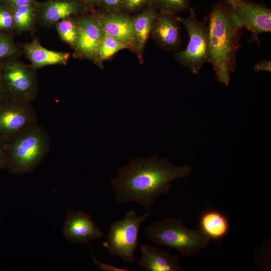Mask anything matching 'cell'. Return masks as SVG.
Returning <instances> with one entry per match:
<instances>
[{
	"instance_id": "obj_13",
	"label": "cell",
	"mask_w": 271,
	"mask_h": 271,
	"mask_svg": "<svg viewBox=\"0 0 271 271\" xmlns=\"http://www.w3.org/2000/svg\"><path fill=\"white\" fill-rule=\"evenodd\" d=\"M104 34L118 39L134 51L133 18L128 13H98Z\"/></svg>"
},
{
	"instance_id": "obj_3",
	"label": "cell",
	"mask_w": 271,
	"mask_h": 271,
	"mask_svg": "<svg viewBox=\"0 0 271 271\" xmlns=\"http://www.w3.org/2000/svg\"><path fill=\"white\" fill-rule=\"evenodd\" d=\"M51 145L50 136L37 124L7 143L6 169L16 175L33 172L46 157Z\"/></svg>"
},
{
	"instance_id": "obj_23",
	"label": "cell",
	"mask_w": 271,
	"mask_h": 271,
	"mask_svg": "<svg viewBox=\"0 0 271 271\" xmlns=\"http://www.w3.org/2000/svg\"><path fill=\"white\" fill-rule=\"evenodd\" d=\"M17 51V47L12 39L5 34L0 33V59L11 58Z\"/></svg>"
},
{
	"instance_id": "obj_4",
	"label": "cell",
	"mask_w": 271,
	"mask_h": 271,
	"mask_svg": "<svg viewBox=\"0 0 271 271\" xmlns=\"http://www.w3.org/2000/svg\"><path fill=\"white\" fill-rule=\"evenodd\" d=\"M147 238L153 242L174 249L190 256L205 248L210 238L201 230L186 227L180 218L167 217L146 228Z\"/></svg>"
},
{
	"instance_id": "obj_6",
	"label": "cell",
	"mask_w": 271,
	"mask_h": 271,
	"mask_svg": "<svg viewBox=\"0 0 271 271\" xmlns=\"http://www.w3.org/2000/svg\"><path fill=\"white\" fill-rule=\"evenodd\" d=\"M179 20L186 30L189 38L186 48L176 53L175 59L193 73L197 74L204 64L211 63L208 28L204 22L198 20L192 8L187 18L179 17Z\"/></svg>"
},
{
	"instance_id": "obj_10",
	"label": "cell",
	"mask_w": 271,
	"mask_h": 271,
	"mask_svg": "<svg viewBox=\"0 0 271 271\" xmlns=\"http://www.w3.org/2000/svg\"><path fill=\"white\" fill-rule=\"evenodd\" d=\"M78 35L75 45L76 55L96 62L104 33L99 15H82L75 19Z\"/></svg>"
},
{
	"instance_id": "obj_29",
	"label": "cell",
	"mask_w": 271,
	"mask_h": 271,
	"mask_svg": "<svg viewBox=\"0 0 271 271\" xmlns=\"http://www.w3.org/2000/svg\"><path fill=\"white\" fill-rule=\"evenodd\" d=\"M7 143L0 139V170L6 169L7 165Z\"/></svg>"
},
{
	"instance_id": "obj_18",
	"label": "cell",
	"mask_w": 271,
	"mask_h": 271,
	"mask_svg": "<svg viewBox=\"0 0 271 271\" xmlns=\"http://www.w3.org/2000/svg\"><path fill=\"white\" fill-rule=\"evenodd\" d=\"M199 225L204 233L213 240L224 237L229 227L226 217L221 212L214 210H208L201 215Z\"/></svg>"
},
{
	"instance_id": "obj_20",
	"label": "cell",
	"mask_w": 271,
	"mask_h": 271,
	"mask_svg": "<svg viewBox=\"0 0 271 271\" xmlns=\"http://www.w3.org/2000/svg\"><path fill=\"white\" fill-rule=\"evenodd\" d=\"M128 47L120 41L104 34L97 56L96 64L99 66L117 52Z\"/></svg>"
},
{
	"instance_id": "obj_24",
	"label": "cell",
	"mask_w": 271,
	"mask_h": 271,
	"mask_svg": "<svg viewBox=\"0 0 271 271\" xmlns=\"http://www.w3.org/2000/svg\"><path fill=\"white\" fill-rule=\"evenodd\" d=\"M13 29L12 12L5 4L0 1V30L11 31Z\"/></svg>"
},
{
	"instance_id": "obj_8",
	"label": "cell",
	"mask_w": 271,
	"mask_h": 271,
	"mask_svg": "<svg viewBox=\"0 0 271 271\" xmlns=\"http://www.w3.org/2000/svg\"><path fill=\"white\" fill-rule=\"evenodd\" d=\"M2 82L7 98L30 103L38 93L34 69L16 61L3 63Z\"/></svg>"
},
{
	"instance_id": "obj_31",
	"label": "cell",
	"mask_w": 271,
	"mask_h": 271,
	"mask_svg": "<svg viewBox=\"0 0 271 271\" xmlns=\"http://www.w3.org/2000/svg\"><path fill=\"white\" fill-rule=\"evenodd\" d=\"M88 8L93 10L95 8H98L100 3V0H78Z\"/></svg>"
},
{
	"instance_id": "obj_12",
	"label": "cell",
	"mask_w": 271,
	"mask_h": 271,
	"mask_svg": "<svg viewBox=\"0 0 271 271\" xmlns=\"http://www.w3.org/2000/svg\"><path fill=\"white\" fill-rule=\"evenodd\" d=\"M91 10L78 0L64 2L48 0L37 3L36 18L46 24L52 25L68 17L85 14Z\"/></svg>"
},
{
	"instance_id": "obj_26",
	"label": "cell",
	"mask_w": 271,
	"mask_h": 271,
	"mask_svg": "<svg viewBox=\"0 0 271 271\" xmlns=\"http://www.w3.org/2000/svg\"><path fill=\"white\" fill-rule=\"evenodd\" d=\"M124 0H100L99 8L103 13L123 12Z\"/></svg>"
},
{
	"instance_id": "obj_19",
	"label": "cell",
	"mask_w": 271,
	"mask_h": 271,
	"mask_svg": "<svg viewBox=\"0 0 271 271\" xmlns=\"http://www.w3.org/2000/svg\"><path fill=\"white\" fill-rule=\"evenodd\" d=\"M37 3L11 10L13 16L14 29L18 31H26L33 26L36 18Z\"/></svg>"
},
{
	"instance_id": "obj_7",
	"label": "cell",
	"mask_w": 271,
	"mask_h": 271,
	"mask_svg": "<svg viewBox=\"0 0 271 271\" xmlns=\"http://www.w3.org/2000/svg\"><path fill=\"white\" fill-rule=\"evenodd\" d=\"M38 119L30 103L10 98L0 100V139L6 143L36 125Z\"/></svg>"
},
{
	"instance_id": "obj_30",
	"label": "cell",
	"mask_w": 271,
	"mask_h": 271,
	"mask_svg": "<svg viewBox=\"0 0 271 271\" xmlns=\"http://www.w3.org/2000/svg\"><path fill=\"white\" fill-rule=\"evenodd\" d=\"M253 70L256 72L259 71L270 72L271 61L268 60H263L254 66Z\"/></svg>"
},
{
	"instance_id": "obj_1",
	"label": "cell",
	"mask_w": 271,
	"mask_h": 271,
	"mask_svg": "<svg viewBox=\"0 0 271 271\" xmlns=\"http://www.w3.org/2000/svg\"><path fill=\"white\" fill-rule=\"evenodd\" d=\"M191 172L188 165L176 166L155 155L130 160L117 169V176L110 183L118 203L133 202L149 211L160 196L169 193L172 181L187 177Z\"/></svg>"
},
{
	"instance_id": "obj_25",
	"label": "cell",
	"mask_w": 271,
	"mask_h": 271,
	"mask_svg": "<svg viewBox=\"0 0 271 271\" xmlns=\"http://www.w3.org/2000/svg\"><path fill=\"white\" fill-rule=\"evenodd\" d=\"M155 5V0H124L123 12L128 14L140 12Z\"/></svg>"
},
{
	"instance_id": "obj_14",
	"label": "cell",
	"mask_w": 271,
	"mask_h": 271,
	"mask_svg": "<svg viewBox=\"0 0 271 271\" xmlns=\"http://www.w3.org/2000/svg\"><path fill=\"white\" fill-rule=\"evenodd\" d=\"M179 23V17L175 15L158 12L151 34L161 47L176 49L181 43Z\"/></svg>"
},
{
	"instance_id": "obj_15",
	"label": "cell",
	"mask_w": 271,
	"mask_h": 271,
	"mask_svg": "<svg viewBox=\"0 0 271 271\" xmlns=\"http://www.w3.org/2000/svg\"><path fill=\"white\" fill-rule=\"evenodd\" d=\"M141 258L138 261L146 271H184L177 256L145 243L140 246Z\"/></svg>"
},
{
	"instance_id": "obj_32",
	"label": "cell",
	"mask_w": 271,
	"mask_h": 271,
	"mask_svg": "<svg viewBox=\"0 0 271 271\" xmlns=\"http://www.w3.org/2000/svg\"><path fill=\"white\" fill-rule=\"evenodd\" d=\"M3 63L0 62V100L7 98L2 82V68Z\"/></svg>"
},
{
	"instance_id": "obj_17",
	"label": "cell",
	"mask_w": 271,
	"mask_h": 271,
	"mask_svg": "<svg viewBox=\"0 0 271 271\" xmlns=\"http://www.w3.org/2000/svg\"><path fill=\"white\" fill-rule=\"evenodd\" d=\"M24 50L35 68L51 65H65L70 57L68 53L55 52L44 48L36 39L25 44Z\"/></svg>"
},
{
	"instance_id": "obj_27",
	"label": "cell",
	"mask_w": 271,
	"mask_h": 271,
	"mask_svg": "<svg viewBox=\"0 0 271 271\" xmlns=\"http://www.w3.org/2000/svg\"><path fill=\"white\" fill-rule=\"evenodd\" d=\"M92 260L95 266L101 271H128L124 268L118 267L109 263H105L98 260L92 253Z\"/></svg>"
},
{
	"instance_id": "obj_2",
	"label": "cell",
	"mask_w": 271,
	"mask_h": 271,
	"mask_svg": "<svg viewBox=\"0 0 271 271\" xmlns=\"http://www.w3.org/2000/svg\"><path fill=\"white\" fill-rule=\"evenodd\" d=\"M208 28L211 63L217 80L221 84L227 86L241 46L242 28L237 18L222 2L213 7Z\"/></svg>"
},
{
	"instance_id": "obj_33",
	"label": "cell",
	"mask_w": 271,
	"mask_h": 271,
	"mask_svg": "<svg viewBox=\"0 0 271 271\" xmlns=\"http://www.w3.org/2000/svg\"><path fill=\"white\" fill-rule=\"evenodd\" d=\"M50 1H55V2H64V1H67L69 0H50Z\"/></svg>"
},
{
	"instance_id": "obj_16",
	"label": "cell",
	"mask_w": 271,
	"mask_h": 271,
	"mask_svg": "<svg viewBox=\"0 0 271 271\" xmlns=\"http://www.w3.org/2000/svg\"><path fill=\"white\" fill-rule=\"evenodd\" d=\"M159 11L155 5L142 11L133 18V32L135 41L134 52L141 62L143 61V53L147 41L151 34L153 24Z\"/></svg>"
},
{
	"instance_id": "obj_9",
	"label": "cell",
	"mask_w": 271,
	"mask_h": 271,
	"mask_svg": "<svg viewBox=\"0 0 271 271\" xmlns=\"http://www.w3.org/2000/svg\"><path fill=\"white\" fill-rule=\"evenodd\" d=\"M228 11L239 20L242 28L249 31L258 41L259 34L271 32V10L249 0H222Z\"/></svg>"
},
{
	"instance_id": "obj_22",
	"label": "cell",
	"mask_w": 271,
	"mask_h": 271,
	"mask_svg": "<svg viewBox=\"0 0 271 271\" xmlns=\"http://www.w3.org/2000/svg\"><path fill=\"white\" fill-rule=\"evenodd\" d=\"M190 0H155L159 12L175 15L187 10Z\"/></svg>"
},
{
	"instance_id": "obj_5",
	"label": "cell",
	"mask_w": 271,
	"mask_h": 271,
	"mask_svg": "<svg viewBox=\"0 0 271 271\" xmlns=\"http://www.w3.org/2000/svg\"><path fill=\"white\" fill-rule=\"evenodd\" d=\"M150 214L148 211L139 216L131 210L125 213L123 219L114 221L109 227L106 241L103 243L108 253L120 257L124 262H134L140 226Z\"/></svg>"
},
{
	"instance_id": "obj_28",
	"label": "cell",
	"mask_w": 271,
	"mask_h": 271,
	"mask_svg": "<svg viewBox=\"0 0 271 271\" xmlns=\"http://www.w3.org/2000/svg\"><path fill=\"white\" fill-rule=\"evenodd\" d=\"M10 10L28 6L36 2L35 0H0Z\"/></svg>"
},
{
	"instance_id": "obj_21",
	"label": "cell",
	"mask_w": 271,
	"mask_h": 271,
	"mask_svg": "<svg viewBox=\"0 0 271 271\" xmlns=\"http://www.w3.org/2000/svg\"><path fill=\"white\" fill-rule=\"evenodd\" d=\"M73 17L64 19L56 23V28L61 39L72 47H75L78 35L75 19Z\"/></svg>"
},
{
	"instance_id": "obj_11",
	"label": "cell",
	"mask_w": 271,
	"mask_h": 271,
	"mask_svg": "<svg viewBox=\"0 0 271 271\" xmlns=\"http://www.w3.org/2000/svg\"><path fill=\"white\" fill-rule=\"evenodd\" d=\"M62 233L68 241L76 244H88L104 236V232L88 213L67 208Z\"/></svg>"
}]
</instances>
